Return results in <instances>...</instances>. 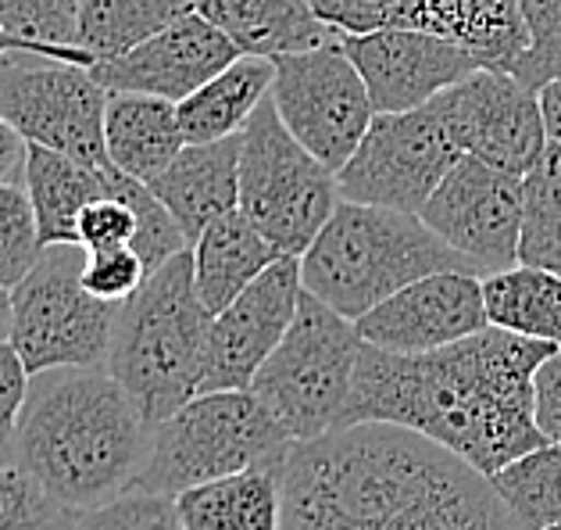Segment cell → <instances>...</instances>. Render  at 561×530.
I'll list each match as a JSON object with an SVG mask.
<instances>
[{
	"instance_id": "obj_43",
	"label": "cell",
	"mask_w": 561,
	"mask_h": 530,
	"mask_svg": "<svg viewBox=\"0 0 561 530\" xmlns=\"http://www.w3.org/2000/svg\"><path fill=\"white\" fill-rule=\"evenodd\" d=\"M19 50H33V54H39L33 44H25V40H19L15 33H8L4 25H0V58H8V54H19Z\"/></svg>"
},
{
	"instance_id": "obj_37",
	"label": "cell",
	"mask_w": 561,
	"mask_h": 530,
	"mask_svg": "<svg viewBox=\"0 0 561 530\" xmlns=\"http://www.w3.org/2000/svg\"><path fill=\"white\" fill-rule=\"evenodd\" d=\"M30 373L11 345H0V470L19 462V419L25 394H30Z\"/></svg>"
},
{
	"instance_id": "obj_36",
	"label": "cell",
	"mask_w": 561,
	"mask_h": 530,
	"mask_svg": "<svg viewBox=\"0 0 561 530\" xmlns=\"http://www.w3.org/2000/svg\"><path fill=\"white\" fill-rule=\"evenodd\" d=\"M150 269L144 266V258L133 248H112V251H93L87 255L83 266V287L90 294H98L101 302L122 305L129 302L147 283Z\"/></svg>"
},
{
	"instance_id": "obj_15",
	"label": "cell",
	"mask_w": 561,
	"mask_h": 530,
	"mask_svg": "<svg viewBox=\"0 0 561 530\" xmlns=\"http://www.w3.org/2000/svg\"><path fill=\"white\" fill-rule=\"evenodd\" d=\"M300 297H305L300 258L283 255L237 302L218 312L208 330L201 394L251 391L254 376L290 334Z\"/></svg>"
},
{
	"instance_id": "obj_8",
	"label": "cell",
	"mask_w": 561,
	"mask_h": 530,
	"mask_svg": "<svg viewBox=\"0 0 561 530\" xmlns=\"http://www.w3.org/2000/svg\"><path fill=\"white\" fill-rule=\"evenodd\" d=\"M83 266L87 251L79 244H54L11 287V348L30 376L107 365L122 305L83 287Z\"/></svg>"
},
{
	"instance_id": "obj_40",
	"label": "cell",
	"mask_w": 561,
	"mask_h": 530,
	"mask_svg": "<svg viewBox=\"0 0 561 530\" xmlns=\"http://www.w3.org/2000/svg\"><path fill=\"white\" fill-rule=\"evenodd\" d=\"M25 166H30V140L0 112V183L25 187Z\"/></svg>"
},
{
	"instance_id": "obj_42",
	"label": "cell",
	"mask_w": 561,
	"mask_h": 530,
	"mask_svg": "<svg viewBox=\"0 0 561 530\" xmlns=\"http://www.w3.org/2000/svg\"><path fill=\"white\" fill-rule=\"evenodd\" d=\"M0 345H11V291L0 287Z\"/></svg>"
},
{
	"instance_id": "obj_19",
	"label": "cell",
	"mask_w": 561,
	"mask_h": 530,
	"mask_svg": "<svg viewBox=\"0 0 561 530\" xmlns=\"http://www.w3.org/2000/svg\"><path fill=\"white\" fill-rule=\"evenodd\" d=\"M390 25L440 36L472 54L479 69L515 76L529 50L518 0H401Z\"/></svg>"
},
{
	"instance_id": "obj_9",
	"label": "cell",
	"mask_w": 561,
	"mask_h": 530,
	"mask_svg": "<svg viewBox=\"0 0 561 530\" xmlns=\"http://www.w3.org/2000/svg\"><path fill=\"white\" fill-rule=\"evenodd\" d=\"M336 208V172L286 129L268 93L240 133V212L283 255L300 258Z\"/></svg>"
},
{
	"instance_id": "obj_35",
	"label": "cell",
	"mask_w": 561,
	"mask_h": 530,
	"mask_svg": "<svg viewBox=\"0 0 561 530\" xmlns=\"http://www.w3.org/2000/svg\"><path fill=\"white\" fill-rule=\"evenodd\" d=\"M76 530H186L175 498L126 492L98 509L79 512Z\"/></svg>"
},
{
	"instance_id": "obj_20",
	"label": "cell",
	"mask_w": 561,
	"mask_h": 530,
	"mask_svg": "<svg viewBox=\"0 0 561 530\" xmlns=\"http://www.w3.org/2000/svg\"><path fill=\"white\" fill-rule=\"evenodd\" d=\"M150 194L169 208L194 248L204 229L240 208V137L186 144L180 158L150 183Z\"/></svg>"
},
{
	"instance_id": "obj_39",
	"label": "cell",
	"mask_w": 561,
	"mask_h": 530,
	"mask_svg": "<svg viewBox=\"0 0 561 530\" xmlns=\"http://www.w3.org/2000/svg\"><path fill=\"white\" fill-rule=\"evenodd\" d=\"M537 427L547 441H561V348L537 370Z\"/></svg>"
},
{
	"instance_id": "obj_11",
	"label": "cell",
	"mask_w": 561,
	"mask_h": 530,
	"mask_svg": "<svg viewBox=\"0 0 561 530\" xmlns=\"http://www.w3.org/2000/svg\"><path fill=\"white\" fill-rule=\"evenodd\" d=\"M272 101L286 129L333 172L354 158L376 119L365 79L347 58L340 36L319 50L276 58Z\"/></svg>"
},
{
	"instance_id": "obj_4",
	"label": "cell",
	"mask_w": 561,
	"mask_h": 530,
	"mask_svg": "<svg viewBox=\"0 0 561 530\" xmlns=\"http://www.w3.org/2000/svg\"><path fill=\"white\" fill-rule=\"evenodd\" d=\"M433 273H476V266L444 244L422 215L340 201L311 248L300 255L305 291L358 323L408 283Z\"/></svg>"
},
{
	"instance_id": "obj_25",
	"label": "cell",
	"mask_w": 561,
	"mask_h": 530,
	"mask_svg": "<svg viewBox=\"0 0 561 530\" xmlns=\"http://www.w3.org/2000/svg\"><path fill=\"white\" fill-rule=\"evenodd\" d=\"M276 83V61L240 54L226 72H218L211 83L180 101V126L186 144H215L240 137L248 129L251 115Z\"/></svg>"
},
{
	"instance_id": "obj_26",
	"label": "cell",
	"mask_w": 561,
	"mask_h": 530,
	"mask_svg": "<svg viewBox=\"0 0 561 530\" xmlns=\"http://www.w3.org/2000/svg\"><path fill=\"white\" fill-rule=\"evenodd\" d=\"M186 530H283V470H248L175 498Z\"/></svg>"
},
{
	"instance_id": "obj_6",
	"label": "cell",
	"mask_w": 561,
	"mask_h": 530,
	"mask_svg": "<svg viewBox=\"0 0 561 530\" xmlns=\"http://www.w3.org/2000/svg\"><path fill=\"white\" fill-rule=\"evenodd\" d=\"M294 444L254 391L197 394L150 430L147 459L129 492L180 498L248 470H286Z\"/></svg>"
},
{
	"instance_id": "obj_41",
	"label": "cell",
	"mask_w": 561,
	"mask_h": 530,
	"mask_svg": "<svg viewBox=\"0 0 561 530\" xmlns=\"http://www.w3.org/2000/svg\"><path fill=\"white\" fill-rule=\"evenodd\" d=\"M540 112H543V129H547V140L561 147V79L547 83L540 93Z\"/></svg>"
},
{
	"instance_id": "obj_24",
	"label": "cell",
	"mask_w": 561,
	"mask_h": 530,
	"mask_svg": "<svg viewBox=\"0 0 561 530\" xmlns=\"http://www.w3.org/2000/svg\"><path fill=\"white\" fill-rule=\"evenodd\" d=\"M190 251H194L197 294L211 316H218L226 305L237 302L268 266H276L283 258L276 244L240 208L211 223Z\"/></svg>"
},
{
	"instance_id": "obj_44",
	"label": "cell",
	"mask_w": 561,
	"mask_h": 530,
	"mask_svg": "<svg viewBox=\"0 0 561 530\" xmlns=\"http://www.w3.org/2000/svg\"><path fill=\"white\" fill-rule=\"evenodd\" d=\"M547 530H561V523H558V527H547Z\"/></svg>"
},
{
	"instance_id": "obj_23",
	"label": "cell",
	"mask_w": 561,
	"mask_h": 530,
	"mask_svg": "<svg viewBox=\"0 0 561 530\" xmlns=\"http://www.w3.org/2000/svg\"><path fill=\"white\" fill-rule=\"evenodd\" d=\"M104 144L122 172L150 187L186 147L180 104L147 93H107Z\"/></svg>"
},
{
	"instance_id": "obj_28",
	"label": "cell",
	"mask_w": 561,
	"mask_h": 530,
	"mask_svg": "<svg viewBox=\"0 0 561 530\" xmlns=\"http://www.w3.org/2000/svg\"><path fill=\"white\" fill-rule=\"evenodd\" d=\"M197 8V0H83L79 8V47L93 61L118 58L144 40L169 30Z\"/></svg>"
},
{
	"instance_id": "obj_14",
	"label": "cell",
	"mask_w": 561,
	"mask_h": 530,
	"mask_svg": "<svg viewBox=\"0 0 561 530\" xmlns=\"http://www.w3.org/2000/svg\"><path fill=\"white\" fill-rule=\"evenodd\" d=\"M458 155L490 161L497 169L526 176L547 151V129L537 90L515 76L479 69L433 101Z\"/></svg>"
},
{
	"instance_id": "obj_38",
	"label": "cell",
	"mask_w": 561,
	"mask_h": 530,
	"mask_svg": "<svg viewBox=\"0 0 561 530\" xmlns=\"http://www.w3.org/2000/svg\"><path fill=\"white\" fill-rule=\"evenodd\" d=\"M311 8L340 36H362L387 30L401 0H311Z\"/></svg>"
},
{
	"instance_id": "obj_13",
	"label": "cell",
	"mask_w": 561,
	"mask_h": 530,
	"mask_svg": "<svg viewBox=\"0 0 561 530\" xmlns=\"http://www.w3.org/2000/svg\"><path fill=\"white\" fill-rule=\"evenodd\" d=\"M526 176L461 155L422 208L436 237L476 266L479 277L518 266Z\"/></svg>"
},
{
	"instance_id": "obj_3",
	"label": "cell",
	"mask_w": 561,
	"mask_h": 530,
	"mask_svg": "<svg viewBox=\"0 0 561 530\" xmlns=\"http://www.w3.org/2000/svg\"><path fill=\"white\" fill-rule=\"evenodd\" d=\"M150 448V424L107 365L30 380L19 419L22 473L72 512L126 495Z\"/></svg>"
},
{
	"instance_id": "obj_27",
	"label": "cell",
	"mask_w": 561,
	"mask_h": 530,
	"mask_svg": "<svg viewBox=\"0 0 561 530\" xmlns=\"http://www.w3.org/2000/svg\"><path fill=\"white\" fill-rule=\"evenodd\" d=\"M486 319L529 341L561 348V277L537 266H512L483 277Z\"/></svg>"
},
{
	"instance_id": "obj_12",
	"label": "cell",
	"mask_w": 561,
	"mask_h": 530,
	"mask_svg": "<svg viewBox=\"0 0 561 530\" xmlns=\"http://www.w3.org/2000/svg\"><path fill=\"white\" fill-rule=\"evenodd\" d=\"M461 155L433 101L401 115H376L358 151L336 172L340 201L422 215Z\"/></svg>"
},
{
	"instance_id": "obj_31",
	"label": "cell",
	"mask_w": 561,
	"mask_h": 530,
	"mask_svg": "<svg viewBox=\"0 0 561 530\" xmlns=\"http://www.w3.org/2000/svg\"><path fill=\"white\" fill-rule=\"evenodd\" d=\"M79 8L83 0H0V25L47 58L93 69L98 61L79 47Z\"/></svg>"
},
{
	"instance_id": "obj_10",
	"label": "cell",
	"mask_w": 561,
	"mask_h": 530,
	"mask_svg": "<svg viewBox=\"0 0 561 530\" xmlns=\"http://www.w3.org/2000/svg\"><path fill=\"white\" fill-rule=\"evenodd\" d=\"M0 112L30 144L50 147L98 172L118 169L107 158V90L87 65L19 50L0 58Z\"/></svg>"
},
{
	"instance_id": "obj_34",
	"label": "cell",
	"mask_w": 561,
	"mask_h": 530,
	"mask_svg": "<svg viewBox=\"0 0 561 530\" xmlns=\"http://www.w3.org/2000/svg\"><path fill=\"white\" fill-rule=\"evenodd\" d=\"M529 30V50L518 61L515 79L529 90H543L561 79V0H518Z\"/></svg>"
},
{
	"instance_id": "obj_33",
	"label": "cell",
	"mask_w": 561,
	"mask_h": 530,
	"mask_svg": "<svg viewBox=\"0 0 561 530\" xmlns=\"http://www.w3.org/2000/svg\"><path fill=\"white\" fill-rule=\"evenodd\" d=\"M79 512L50 498L19 466L0 470V530H76Z\"/></svg>"
},
{
	"instance_id": "obj_29",
	"label": "cell",
	"mask_w": 561,
	"mask_h": 530,
	"mask_svg": "<svg viewBox=\"0 0 561 530\" xmlns=\"http://www.w3.org/2000/svg\"><path fill=\"white\" fill-rule=\"evenodd\" d=\"M494 492L523 530H547L561 523V441H547L537 452L497 470Z\"/></svg>"
},
{
	"instance_id": "obj_2",
	"label": "cell",
	"mask_w": 561,
	"mask_h": 530,
	"mask_svg": "<svg viewBox=\"0 0 561 530\" xmlns=\"http://www.w3.org/2000/svg\"><path fill=\"white\" fill-rule=\"evenodd\" d=\"M283 530H523L490 477L422 433L358 424L297 441Z\"/></svg>"
},
{
	"instance_id": "obj_32",
	"label": "cell",
	"mask_w": 561,
	"mask_h": 530,
	"mask_svg": "<svg viewBox=\"0 0 561 530\" xmlns=\"http://www.w3.org/2000/svg\"><path fill=\"white\" fill-rule=\"evenodd\" d=\"M39 251L44 244H39L36 212L25 187L0 183V287H19L36 266Z\"/></svg>"
},
{
	"instance_id": "obj_17",
	"label": "cell",
	"mask_w": 561,
	"mask_h": 530,
	"mask_svg": "<svg viewBox=\"0 0 561 530\" xmlns=\"http://www.w3.org/2000/svg\"><path fill=\"white\" fill-rule=\"evenodd\" d=\"M240 58L237 44L194 8L169 30L144 40L118 58L93 65V79L107 93H147L180 104Z\"/></svg>"
},
{
	"instance_id": "obj_30",
	"label": "cell",
	"mask_w": 561,
	"mask_h": 530,
	"mask_svg": "<svg viewBox=\"0 0 561 530\" xmlns=\"http://www.w3.org/2000/svg\"><path fill=\"white\" fill-rule=\"evenodd\" d=\"M518 266H537L561 277V147L547 144L543 158L526 172Z\"/></svg>"
},
{
	"instance_id": "obj_1",
	"label": "cell",
	"mask_w": 561,
	"mask_h": 530,
	"mask_svg": "<svg viewBox=\"0 0 561 530\" xmlns=\"http://www.w3.org/2000/svg\"><path fill=\"white\" fill-rule=\"evenodd\" d=\"M554 351V345L497 326L422 356L365 345L336 430L358 424L404 427L494 477L547 444L537 427V370Z\"/></svg>"
},
{
	"instance_id": "obj_18",
	"label": "cell",
	"mask_w": 561,
	"mask_h": 530,
	"mask_svg": "<svg viewBox=\"0 0 561 530\" xmlns=\"http://www.w3.org/2000/svg\"><path fill=\"white\" fill-rule=\"evenodd\" d=\"M483 277L433 273L397 291L368 316L358 319V334L368 348L393 356H422L486 330Z\"/></svg>"
},
{
	"instance_id": "obj_16",
	"label": "cell",
	"mask_w": 561,
	"mask_h": 530,
	"mask_svg": "<svg viewBox=\"0 0 561 530\" xmlns=\"http://www.w3.org/2000/svg\"><path fill=\"white\" fill-rule=\"evenodd\" d=\"M340 44H344L354 69L362 72L376 115H401L426 108L444 90L479 72L472 54H465L440 36L401 30V25H387V30L362 36H340Z\"/></svg>"
},
{
	"instance_id": "obj_22",
	"label": "cell",
	"mask_w": 561,
	"mask_h": 530,
	"mask_svg": "<svg viewBox=\"0 0 561 530\" xmlns=\"http://www.w3.org/2000/svg\"><path fill=\"white\" fill-rule=\"evenodd\" d=\"M126 172H98L83 161L68 158L50 147L30 144V166H25V194L33 201L39 244H79V215L101 198H115Z\"/></svg>"
},
{
	"instance_id": "obj_5",
	"label": "cell",
	"mask_w": 561,
	"mask_h": 530,
	"mask_svg": "<svg viewBox=\"0 0 561 530\" xmlns=\"http://www.w3.org/2000/svg\"><path fill=\"white\" fill-rule=\"evenodd\" d=\"M211 319L197 294L190 248L154 269L144 287L122 302L107 373L129 394L150 430L201 394Z\"/></svg>"
},
{
	"instance_id": "obj_21",
	"label": "cell",
	"mask_w": 561,
	"mask_h": 530,
	"mask_svg": "<svg viewBox=\"0 0 561 530\" xmlns=\"http://www.w3.org/2000/svg\"><path fill=\"white\" fill-rule=\"evenodd\" d=\"M197 11L218 25L240 54L272 61L319 50L340 36L314 15L311 0H197Z\"/></svg>"
},
{
	"instance_id": "obj_7",
	"label": "cell",
	"mask_w": 561,
	"mask_h": 530,
	"mask_svg": "<svg viewBox=\"0 0 561 530\" xmlns=\"http://www.w3.org/2000/svg\"><path fill=\"white\" fill-rule=\"evenodd\" d=\"M362 348L358 323L305 291L290 334L254 376L251 391L294 441H319L340 427Z\"/></svg>"
}]
</instances>
